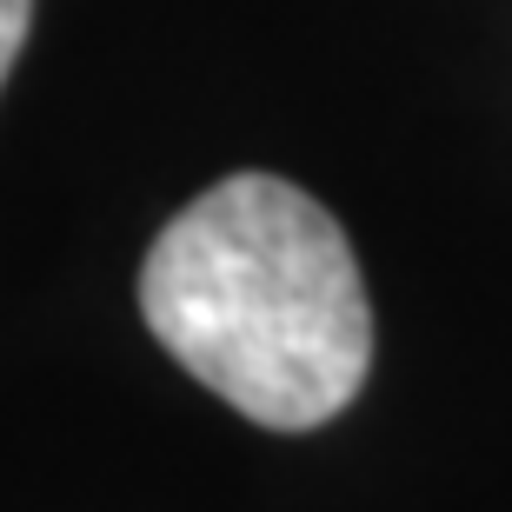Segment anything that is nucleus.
Segmentation results:
<instances>
[{
  "label": "nucleus",
  "mask_w": 512,
  "mask_h": 512,
  "mask_svg": "<svg viewBox=\"0 0 512 512\" xmlns=\"http://www.w3.org/2000/svg\"><path fill=\"white\" fill-rule=\"evenodd\" d=\"M140 313L207 393L273 433L346 413L373 366L340 220L273 173H233L173 213L140 266Z\"/></svg>",
  "instance_id": "1"
},
{
  "label": "nucleus",
  "mask_w": 512,
  "mask_h": 512,
  "mask_svg": "<svg viewBox=\"0 0 512 512\" xmlns=\"http://www.w3.org/2000/svg\"><path fill=\"white\" fill-rule=\"evenodd\" d=\"M27 20H34V0H0V87H7L20 47H27Z\"/></svg>",
  "instance_id": "2"
}]
</instances>
